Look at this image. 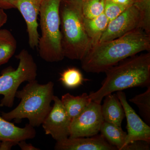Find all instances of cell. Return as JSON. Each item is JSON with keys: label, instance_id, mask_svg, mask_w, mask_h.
Returning <instances> with one entry per match:
<instances>
[{"label": "cell", "instance_id": "obj_12", "mask_svg": "<svg viewBox=\"0 0 150 150\" xmlns=\"http://www.w3.org/2000/svg\"><path fill=\"white\" fill-rule=\"evenodd\" d=\"M56 150H117L110 145L102 135L91 137H69L56 142L54 147Z\"/></svg>", "mask_w": 150, "mask_h": 150}, {"label": "cell", "instance_id": "obj_21", "mask_svg": "<svg viewBox=\"0 0 150 150\" xmlns=\"http://www.w3.org/2000/svg\"><path fill=\"white\" fill-rule=\"evenodd\" d=\"M105 0H85L82 10L83 17L92 18L104 13Z\"/></svg>", "mask_w": 150, "mask_h": 150}, {"label": "cell", "instance_id": "obj_15", "mask_svg": "<svg viewBox=\"0 0 150 150\" xmlns=\"http://www.w3.org/2000/svg\"><path fill=\"white\" fill-rule=\"evenodd\" d=\"M61 100L71 121L79 115L92 101L86 93L78 96L67 93L62 96Z\"/></svg>", "mask_w": 150, "mask_h": 150}, {"label": "cell", "instance_id": "obj_29", "mask_svg": "<svg viewBox=\"0 0 150 150\" xmlns=\"http://www.w3.org/2000/svg\"><path fill=\"white\" fill-rule=\"evenodd\" d=\"M134 0H112L114 2L129 7L134 4Z\"/></svg>", "mask_w": 150, "mask_h": 150}, {"label": "cell", "instance_id": "obj_18", "mask_svg": "<svg viewBox=\"0 0 150 150\" xmlns=\"http://www.w3.org/2000/svg\"><path fill=\"white\" fill-rule=\"evenodd\" d=\"M16 48V40L11 33L7 29H0V66L8 62Z\"/></svg>", "mask_w": 150, "mask_h": 150}, {"label": "cell", "instance_id": "obj_1", "mask_svg": "<svg viewBox=\"0 0 150 150\" xmlns=\"http://www.w3.org/2000/svg\"><path fill=\"white\" fill-rule=\"evenodd\" d=\"M150 51V35L138 28L121 37L92 46L81 60V67L87 73H103L124 59Z\"/></svg>", "mask_w": 150, "mask_h": 150}, {"label": "cell", "instance_id": "obj_26", "mask_svg": "<svg viewBox=\"0 0 150 150\" xmlns=\"http://www.w3.org/2000/svg\"><path fill=\"white\" fill-rule=\"evenodd\" d=\"M18 145L22 150H40L39 148L35 147L31 144H27L25 140L20 141L18 143Z\"/></svg>", "mask_w": 150, "mask_h": 150}, {"label": "cell", "instance_id": "obj_8", "mask_svg": "<svg viewBox=\"0 0 150 150\" xmlns=\"http://www.w3.org/2000/svg\"><path fill=\"white\" fill-rule=\"evenodd\" d=\"M54 103L43 121L42 125L46 135H51L56 142L62 141L70 136L71 119L61 99L54 96Z\"/></svg>", "mask_w": 150, "mask_h": 150}, {"label": "cell", "instance_id": "obj_3", "mask_svg": "<svg viewBox=\"0 0 150 150\" xmlns=\"http://www.w3.org/2000/svg\"><path fill=\"white\" fill-rule=\"evenodd\" d=\"M79 0H62L59 7L62 46L64 56L82 60L92 46L85 28Z\"/></svg>", "mask_w": 150, "mask_h": 150}, {"label": "cell", "instance_id": "obj_5", "mask_svg": "<svg viewBox=\"0 0 150 150\" xmlns=\"http://www.w3.org/2000/svg\"><path fill=\"white\" fill-rule=\"evenodd\" d=\"M62 0H42L39 15L41 34L38 48L40 58L57 62L65 58L62 46L59 7Z\"/></svg>", "mask_w": 150, "mask_h": 150}, {"label": "cell", "instance_id": "obj_22", "mask_svg": "<svg viewBox=\"0 0 150 150\" xmlns=\"http://www.w3.org/2000/svg\"><path fill=\"white\" fill-rule=\"evenodd\" d=\"M133 5L139 11L141 28L150 35V0H134Z\"/></svg>", "mask_w": 150, "mask_h": 150}, {"label": "cell", "instance_id": "obj_13", "mask_svg": "<svg viewBox=\"0 0 150 150\" xmlns=\"http://www.w3.org/2000/svg\"><path fill=\"white\" fill-rule=\"evenodd\" d=\"M9 121L0 116V143L7 141L18 143L35 137L36 131L29 123L24 128H20Z\"/></svg>", "mask_w": 150, "mask_h": 150}, {"label": "cell", "instance_id": "obj_28", "mask_svg": "<svg viewBox=\"0 0 150 150\" xmlns=\"http://www.w3.org/2000/svg\"><path fill=\"white\" fill-rule=\"evenodd\" d=\"M8 20V16L4 9L0 8V29L3 25L6 23Z\"/></svg>", "mask_w": 150, "mask_h": 150}, {"label": "cell", "instance_id": "obj_20", "mask_svg": "<svg viewBox=\"0 0 150 150\" xmlns=\"http://www.w3.org/2000/svg\"><path fill=\"white\" fill-rule=\"evenodd\" d=\"M143 93L137 95L129 100L130 102L136 104L140 112L149 124L150 123V86Z\"/></svg>", "mask_w": 150, "mask_h": 150}, {"label": "cell", "instance_id": "obj_7", "mask_svg": "<svg viewBox=\"0 0 150 150\" xmlns=\"http://www.w3.org/2000/svg\"><path fill=\"white\" fill-rule=\"evenodd\" d=\"M101 104L92 101L80 114L71 121L70 137H91L97 135L104 121Z\"/></svg>", "mask_w": 150, "mask_h": 150}, {"label": "cell", "instance_id": "obj_19", "mask_svg": "<svg viewBox=\"0 0 150 150\" xmlns=\"http://www.w3.org/2000/svg\"><path fill=\"white\" fill-rule=\"evenodd\" d=\"M63 85L68 88H77L86 80L80 70L75 67H70L60 74L59 79Z\"/></svg>", "mask_w": 150, "mask_h": 150}, {"label": "cell", "instance_id": "obj_17", "mask_svg": "<svg viewBox=\"0 0 150 150\" xmlns=\"http://www.w3.org/2000/svg\"><path fill=\"white\" fill-rule=\"evenodd\" d=\"M100 132L110 145L117 150H123L127 133L123 131L121 127L103 121Z\"/></svg>", "mask_w": 150, "mask_h": 150}, {"label": "cell", "instance_id": "obj_23", "mask_svg": "<svg viewBox=\"0 0 150 150\" xmlns=\"http://www.w3.org/2000/svg\"><path fill=\"white\" fill-rule=\"evenodd\" d=\"M128 7L112 1H105L104 13L110 21L116 18Z\"/></svg>", "mask_w": 150, "mask_h": 150}, {"label": "cell", "instance_id": "obj_14", "mask_svg": "<svg viewBox=\"0 0 150 150\" xmlns=\"http://www.w3.org/2000/svg\"><path fill=\"white\" fill-rule=\"evenodd\" d=\"M105 97L103 104L101 105L103 120L121 127L125 112L117 95L110 94Z\"/></svg>", "mask_w": 150, "mask_h": 150}, {"label": "cell", "instance_id": "obj_27", "mask_svg": "<svg viewBox=\"0 0 150 150\" xmlns=\"http://www.w3.org/2000/svg\"><path fill=\"white\" fill-rule=\"evenodd\" d=\"M17 142L13 141H4L0 143V150H10L14 146L18 145Z\"/></svg>", "mask_w": 150, "mask_h": 150}, {"label": "cell", "instance_id": "obj_25", "mask_svg": "<svg viewBox=\"0 0 150 150\" xmlns=\"http://www.w3.org/2000/svg\"><path fill=\"white\" fill-rule=\"evenodd\" d=\"M16 0H0V8L10 9L16 8Z\"/></svg>", "mask_w": 150, "mask_h": 150}, {"label": "cell", "instance_id": "obj_31", "mask_svg": "<svg viewBox=\"0 0 150 150\" xmlns=\"http://www.w3.org/2000/svg\"><path fill=\"white\" fill-rule=\"evenodd\" d=\"M112 0H105V1H112Z\"/></svg>", "mask_w": 150, "mask_h": 150}, {"label": "cell", "instance_id": "obj_10", "mask_svg": "<svg viewBox=\"0 0 150 150\" xmlns=\"http://www.w3.org/2000/svg\"><path fill=\"white\" fill-rule=\"evenodd\" d=\"M116 95L123 106L127 120V137L123 150L126 145L135 141H144L150 144V126L140 118L130 106L124 93L118 91Z\"/></svg>", "mask_w": 150, "mask_h": 150}, {"label": "cell", "instance_id": "obj_16", "mask_svg": "<svg viewBox=\"0 0 150 150\" xmlns=\"http://www.w3.org/2000/svg\"><path fill=\"white\" fill-rule=\"evenodd\" d=\"M109 22L104 13L94 18L83 17L85 28L88 37L91 40L92 46L98 43Z\"/></svg>", "mask_w": 150, "mask_h": 150}, {"label": "cell", "instance_id": "obj_11", "mask_svg": "<svg viewBox=\"0 0 150 150\" xmlns=\"http://www.w3.org/2000/svg\"><path fill=\"white\" fill-rule=\"evenodd\" d=\"M42 0H16V8L23 17L27 26L28 43L30 48H37L40 35L37 19Z\"/></svg>", "mask_w": 150, "mask_h": 150}, {"label": "cell", "instance_id": "obj_2", "mask_svg": "<svg viewBox=\"0 0 150 150\" xmlns=\"http://www.w3.org/2000/svg\"><path fill=\"white\" fill-rule=\"evenodd\" d=\"M105 73L106 77L101 87L89 94L92 101L99 103L105 96L114 92L136 87L150 86V53L127 58Z\"/></svg>", "mask_w": 150, "mask_h": 150}, {"label": "cell", "instance_id": "obj_24", "mask_svg": "<svg viewBox=\"0 0 150 150\" xmlns=\"http://www.w3.org/2000/svg\"><path fill=\"white\" fill-rule=\"evenodd\" d=\"M150 144L142 141H137L126 145L123 150H149Z\"/></svg>", "mask_w": 150, "mask_h": 150}, {"label": "cell", "instance_id": "obj_9", "mask_svg": "<svg viewBox=\"0 0 150 150\" xmlns=\"http://www.w3.org/2000/svg\"><path fill=\"white\" fill-rule=\"evenodd\" d=\"M138 28H141V15L133 4L109 22L98 43L121 37Z\"/></svg>", "mask_w": 150, "mask_h": 150}, {"label": "cell", "instance_id": "obj_6", "mask_svg": "<svg viewBox=\"0 0 150 150\" xmlns=\"http://www.w3.org/2000/svg\"><path fill=\"white\" fill-rule=\"evenodd\" d=\"M16 58L19 60L17 68L9 67L0 74V95L4 96L0 102L1 107H12L20 85L35 80L37 76V65L27 50H22Z\"/></svg>", "mask_w": 150, "mask_h": 150}, {"label": "cell", "instance_id": "obj_30", "mask_svg": "<svg viewBox=\"0 0 150 150\" xmlns=\"http://www.w3.org/2000/svg\"><path fill=\"white\" fill-rule=\"evenodd\" d=\"M64 1H67V0H64ZM79 1H82L83 2L84 1H85V0H79Z\"/></svg>", "mask_w": 150, "mask_h": 150}, {"label": "cell", "instance_id": "obj_4", "mask_svg": "<svg viewBox=\"0 0 150 150\" xmlns=\"http://www.w3.org/2000/svg\"><path fill=\"white\" fill-rule=\"evenodd\" d=\"M54 96L53 82L45 84H39L36 80L28 82L22 89L17 91L16 97L20 100L19 104L10 112H2L1 116L8 121L26 118L31 126H39L52 108Z\"/></svg>", "mask_w": 150, "mask_h": 150}]
</instances>
